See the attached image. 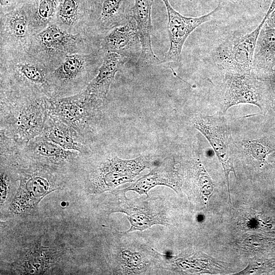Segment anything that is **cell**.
I'll return each mask as SVG.
<instances>
[{
	"label": "cell",
	"instance_id": "f1b7e54d",
	"mask_svg": "<svg viewBox=\"0 0 275 275\" xmlns=\"http://www.w3.org/2000/svg\"><path fill=\"white\" fill-rule=\"evenodd\" d=\"M15 0H0L1 5L2 6H6L11 4L14 2Z\"/></svg>",
	"mask_w": 275,
	"mask_h": 275
},
{
	"label": "cell",
	"instance_id": "52a82bcc",
	"mask_svg": "<svg viewBox=\"0 0 275 275\" xmlns=\"http://www.w3.org/2000/svg\"><path fill=\"white\" fill-rule=\"evenodd\" d=\"M47 104L34 101L12 108L8 119L10 136L18 143L29 142L42 132L47 119Z\"/></svg>",
	"mask_w": 275,
	"mask_h": 275
},
{
	"label": "cell",
	"instance_id": "1f68e13d",
	"mask_svg": "<svg viewBox=\"0 0 275 275\" xmlns=\"http://www.w3.org/2000/svg\"><path fill=\"white\" fill-rule=\"evenodd\" d=\"M229 1H235V0H229Z\"/></svg>",
	"mask_w": 275,
	"mask_h": 275
},
{
	"label": "cell",
	"instance_id": "603a6c76",
	"mask_svg": "<svg viewBox=\"0 0 275 275\" xmlns=\"http://www.w3.org/2000/svg\"><path fill=\"white\" fill-rule=\"evenodd\" d=\"M57 0H38L37 15L42 22H46L53 16L57 7Z\"/></svg>",
	"mask_w": 275,
	"mask_h": 275
},
{
	"label": "cell",
	"instance_id": "2e32d148",
	"mask_svg": "<svg viewBox=\"0 0 275 275\" xmlns=\"http://www.w3.org/2000/svg\"><path fill=\"white\" fill-rule=\"evenodd\" d=\"M31 149L37 156L52 163L60 164L70 162L79 153L64 149L58 145L40 137L31 145Z\"/></svg>",
	"mask_w": 275,
	"mask_h": 275
},
{
	"label": "cell",
	"instance_id": "ffe728a7",
	"mask_svg": "<svg viewBox=\"0 0 275 275\" xmlns=\"http://www.w3.org/2000/svg\"><path fill=\"white\" fill-rule=\"evenodd\" d=\"M85 65L84 57L75 54L68 56L54 71V76L60 81L67 82L75 78L83 70Z\"/></svg>",
	"mask_w": 275,
	"mask_h": 275
},
{
	"label": "cell",
	"instance_id": "277c9868",
	"mask_svg": "<svg viewBox=\"0 0 275 275\" xmlns=\"http://www.w3.org/2000/svg\"><path fill=\"white\" fill-rule=\"evenodd\" d=\"M193 123L209 142L223 166L231 201L230 173L232 172L236 177L233 161L235 145L227 121L221 114L214 115L199 114L193 118Z\"/></svg>",
	"mask_w": 275,
	"mask_h": 275
},
{
	"label": "cell",
	"instance_id": "44dd1931",
	"mask_svg": "<svg viewBox=\"0 0 275 275\" xmlns=\"http://www.w3.org/2000/svg\"><path fill=\"white\" fill-rule=\"evenodd\" d=\"M79 12L78 0H61L58 8V16L64 23L71 25L77 19Z\"/></svg>",
	"mask_w": 275,
	"mask_h": 275
},
{
	"label": "cell",
	"instance_id": "7a4b0ae2",
	"mask_svg": "<svg viewBox=\"0 0 275 275\" xmlns=\"http://www.w3.org/2000/svg\"><path fill=\"white\" fill-rule=\"evenodd\" d=\"M221 114L241 103L257 106L265 114L271 107L265 83L254 74L226 72L221 86Z\"/></svg>",
	"mask_w": 275,
	"mask_h": 275
},
{
	"label": "cell",
	"instance_id": "484cf974",
	"mask_svg": "<svg viewBox=\"0 0 275 275\" xmlns=\"http://www.w3.org/2000/svg\"><path fill=\"white\" fill-rule=\"evenodd\" d=\"M259 79L265 83L269 93L272 106L275 104V69Z\"/></svg>",
	"mask_w": 275,
	"mask_h": 275
},
{
	"label": "cell",
	"instance_id": "d4e9b609",
	"mask_svg": "<svg viewBox=\"0 0 275 275\" xmlns=\"http://www.w3.org/2000/svg\"><path fill=\"white\" fill-rule=\"evenodd\" d=\"M10 25L14 35L17 38L23 37L26 33V17L21 12L15 13L10 21Z\"/></svg>",
	"mask_w": 275,
	"mask_h": 275
},
{
	"label": "cell",
	"instance_id": "4dcf8cb0",
	"mask_svg": "<svg viewBox=\"0 0 275 275\" xmlns=\"http://www.w3.org/2000/svg\"><path fill=\"white\" fill-rule=\"evenodd\" d=\"M272 109H273L274 112V114H275V104L273 105L272 107Z\"/></svg>",
	"mask_w": 275,
	"mask_h": 275
},
{
	"label": "cell",
	"instance_id": "4316f807",
	"mask_svg": "<svg viewBox=\"0 0 275 275\" xmlns=\"http://www.w3.org/2000/svg\"><path fill=\"white\" fill-rule=\"evenodd\" d=\"M9 182V179L8 176L6 175V173H4L1 170L0 179L1 205L3 204L7 197L10 186Z\"/></svg>",
	"mask_w": 275,
	"mask_h": 275
},
{
	"label": "cell",
	"instance_id": "8992f818",
	"mask_svg": "<svg viewBox=\"0 0 275 275\" xmlns=\"http://www.w3.org/2000/svg\"><path fill=\"white\" fill-rule=\"evenodd\" d=\"M168 13V29L170 47L166 54L164 62L171 67H178L180 62L183 46L189 35L202 24L210 20L220 9V4L212 11L204 15L191 17L176 11L168 0H162Z\"/></svg>",
	"mask_w": 275,
	"mask_h": 275
},
{
	"label": "cell",
	"instance_id": "4fadbf2b",
	"mask_svg": "<svg viewBox=\"0 0 275 275\" xmlns=\"http://www.w3.org/2000/svg\"><path fill=\"white\" fill-rule=\"evenodd\" d=\"M49 116L40 137L65 149L84 152L85 147L78 133L56 117L50 115Z\"/></svg>",
	"mask_w": 275,
	"mask_h": 275
},
{
	"label": "cell",
	"instance_id": "83f0119b",
	"mask_svg": "<svg viewBox=\"0 0 275 275\" xmlns=\"http://www.w3.org/2000/svg\"><path fill=\"white\" fill-rule=\"evenodd\" d=\"M265 22L270 27L275 29V9L268 15Z\"/></svg>",
	"mask_w": 275,
	"mask_h": 275
},
{
	"label": "cell",
	"instance_id": "e0dca14e",
	"mask_svg": "<svg viewBox=\"0 0 275 275\" xmlns=\"http://www.w3.org/2000/svg\"><path fill=\"white\" fill-rule=\"evenodd\" d=\"M118 211L124 212L128 215L131 226L128 232L142 231L150 228L154 224H167L164 216L160 214L151 212L149 209L144 207H132L131 204L129 205L127 204Z\"/></svg>",
	"mask_w": 275,
	"mask_h": 275
},
{
	"label": "cell",
	"instance_id": "3957f363",
	"mask_svg": "<svg viewBox=\"0 0 275 275\" xmlns=\"http://www.w3.org/2000/svg\"><path fill=\"white\" fill-rule=\"evenodd\" d=\"M149 156H141L132 159H122L117 156L106 159L90 175V189L92 194H101L133 181L144 169L153 168Z\"/></svg>",
	"mask_w": 275,
	"mask_h": 275
},
{
	"label": "cell",
	"instance_id": "6da1fadb",
	"mask_svg": "<svg viewBox=\"0 0 275 275\" xmlns=\"http://www.w3.org/2000/svg\"><path fill=\"white\" fill-rule=\"evenodd\" d=\"M273 11L269 7L261 22L251 33L233 35L222 42L212 52L215 64L226 72L251 74L258 36L268 15Z\"/></svg>",
	"mask_w": 275,
	"mask_h": 275
},
{
	"label": "cell",
	"instance_id": "cb8c5ba5",
	"mask_svg": "<svg viewBox=\"0 0 275 275\" xmlns=\"http://www.w3.org/2000/svg\"><path fill=\"white\" fill-rule=\"evenodd\" d=\"M19 71L28 79L36 84H43L45 76L43 71L36 66L31 64L17 65Z\"/></svg>",
	"mask_w": 275,
	"mask_h": 275
},
{
	"label": "cell",
	"instance_id": "d6986e66",
	"mask_svg": "<svg viewBox=\"0 0 275 275\" xmlns=\"http://www.w3.org/2000/svg\"><path fill=\"white\" fill-rule=\"evenodd\" d=\"M38 36L43 45L50 49H63L75 40V36L62 31L54 25L46 28Z\"/></svg>",
	"mask_w": 275,
	"mask_h": 275
},
{
	"label": "cell",
	"instance_id": "5bb4252c",
	"mask_svg": "<svg viewBox=\"0 0 275 275\" xmlns=\"http://www.w3.org/2000/svg\"><path fill=\"white\" fill-rule=\"evenodd\" d=\"M138 42L140 43V41L136 24L132 17L114 28L104 38L103 46L108 52H116L125 57L131 53Z\"/></svg>",
	"mask_w": 275,
	"mask_h": 275
},
{
	"label": "cell",
	"instance_id": "5b68a950",
	"mask_svg": "<svg viewBox=\"0 0 275 275\" xmlns=\"http://www.w3.org/2000/svg\"><path fill=\"white\" fill-rule=\"evenodd\" d=\"M59 189L52 175L41 169H29L20 174L17 191L9 207V212L20 215L34 210L41 200Z\"/></svg>",
	"mask_w": 275,
	"mask_h": 275
},
{
	"label": "cell",
	"instance_id": "9a60e30c",
	"mask_svg": "<svg viewBox=\"0 0 275 275\" xmlns=\"http://www.w3.org/2000/svg\"><path fill=\"white\" fill-rule=\"evenodd\" d=\"M99 20L120 25L132 18L134 0H97Z\"/></svg>",
	"mask_w": 275,
	"mask_h": 275
},
{
	"label": "cell",
	"instance_id": "7c38bea8",
	"mask_svg": "<svg viewBox=\"0 0 275 275\" xmlns=\"http://www.w3.org/2000/svg\"><path fill=\"white\" fill-rule=\"evenodd\" d=\"M158 185H166L177 193L180 190L182 180L174 168L167 163L153 168L148 174L142 176L128 187L120 191L125 193L133 190L141 195L146 194L148 196L147 192Z\"/></svg>",
	"mask_w": 275,
	"mask_h": 275
},
{
	"label": "cell",
	"instance_id": "ac0fdd59",
	"mask_svg": "<svg viewBox=\"0 0 275 275\" xmlns=\"http://www.w3.org/2000/svg\"><path fill=\"white\" fill-rule=\"evenodd\" d=\"M241 148L248 156L260 163L266 162L269 156L275 152V148L264 138L243 140Z\"/></svg>",
	"mask_w": 275,
	"mask_h": 275
},
{
	"label": "cell",
	"instance_id": "ba28073f",
	"mask_svg": "<svg viewBox=\"0 0 275 275\" xmlns=\"http://www.w3.org/2000/svg\"><path fill=\"white\" fill-rule=\"evenodd\" d=\"M47 104L49 115L73 128L79 134L84 132L87 122L96 108L85 91L74 96L51 100Z\"/></svg>",
	"mask_w": 275,
	"mask_h": 275
},
{
	"label": "cell",
	"instance_id": "30bf717a",
	"mask_svg": "<svg viewBox=\"0 0 275 275\" xmlns=\"http://www.w3.org/2000/svg\"><path fill=\"white\" fill-rule=\"evenodd\" d=\"M275 69V29L266 22L261 29L254 53L252 71L261 78Z\"/></svg>",
	"mask_w": 275,
	"mask_h": 275
},
{
	"label": "cell",
	"instance_id": "8fae6325",
	"mask_svg": "<svg viewBox=\"0 0 275 275\" xmlns=\"http://www.w3.org/2000/svg\"><path fill=\"white\" fill-rule=\"evenodd\" d=\"M154 0H134L132 17L134 19L141 46V56L149 63L161 61L154 53L151 45V8Z\"/></svg>",
	"mask_w": 275,
	"mask_h": 275
},
{
	"label": "cell",
	"instance_id": "9c48e42d",
	"mask_svg": "<svg viewBox=\"0 0 275 275\" xmlns=\"http://www.w3.org/2000/svg\"><path fill=\"white\" fill-rule=\"evenodd\" d=\"M125 58L116 52H108L103 59L97 75L85 90L89 100L97 108L106 98L111 85Z\"/></svg>",
	"mask_w": 275,
	"mask_h": 275
},
{
	"label": "cell",
	"instance_id": "f546056e",
	"mask_svg": "<svg viewBox=\"0 0 275 275\" xmlns=\"http://www.w3.org/2000/svg\"><path fill=\"white\" fill-rule=\"evenodd\" d=\"M270 156L271 158L272 159V161L275 162V152L273 154H272Z\"/></svg>",
	"mask_w": 275,
	"mask_h": 275
},
{
	"label": "cell",
	"instance_id": "7402d4cb",
	"mask_svg": "<svg viewBox=\"0 0 275 275\" xmlns=\"http://www.w3.org/2000/svg\"><path fill=\"white\" fill-rule=\"evenodd\" d=\"M195 181L202 195L210 197L212 194L214 185L212 180L205 169L200 159L197 158L195 164Z\"/></svg>",
	"mask_w": 275,
	"mask_h": 275
}]
</instances>
